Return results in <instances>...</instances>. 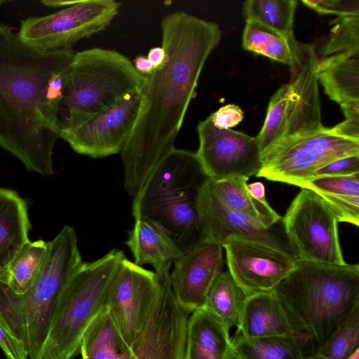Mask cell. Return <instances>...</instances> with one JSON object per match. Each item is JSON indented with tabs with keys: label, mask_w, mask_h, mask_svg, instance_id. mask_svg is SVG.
<instances>
[{
	"label": "cell",
	"mask_w": 359,
	"mask_h": 359,
	"mask_svg": "<svg viewBox=\"0 0 359 359\" xmlns=\"http://www.w3.org/2000/svg\"><path fill=\"white\" fill-rule=\"evenodd\" d=\"M144 81L133 62L117 51L93 48L74 53L59 107L61 129L81 126L140 90Z\"/></svg>",
	"instance_id": "5"
},
{
	"label": "cell",
	"mask_w": 359,
	"mask_h": 359,
	"mask_svg": "<svg viewBox=\"0 0 359 359\" xmlns=\"http://www.w3.org/2000/svg\"><path fill=\"white\" fill-rule=\"evenodd\" d=\"M75 230L65 226L48 242L43 269L25 294L14 293L0 278V316L24 344L28 359H36L46 339L56 300L83 264Z\"/></svg>",
	"instance_id": "4"
},
{
	"label": "cell",
	"mask_w": 359,
	"mask_h": 359,
	"mask_svg": "<svg viewBox=\"0 0 359 359\" xmlns=\"http://www.w3.org/2000/svg\"><path fill=\"white\" fill-rule=\"evenodd\" d=\"M359 174V155L334 160L316 171L315 177L343 176Z\"/></svg>",
	"instance_id": "38"
},
{
	"label": "cell",
	"mask_w": 359,
	"mask_h": 359,
	"mask_svg": "<svg viewBox=\"0 0 359 359\" xmlns=\"http://www.w3.org/2000/svg\"><path fill=\"white\" fill-rule=\"evenodd\" d=\"M139 266L151 265L156 274L170 271L182 252L169 233L155 221L140 217L135 219L126 242Z\"/></svg>",
	"instance_id": "19"
},
{
	"label": "cell",
	"mask_w": 359,
	"mask_h": 359,
	"mask_svg": "<svg viewBox=\"0 0 359 359\" xmlns=\"http://www.w3.org/2000/svg\"><path fill=\"white\" fill-rule=\"evenodd\" d=\"M237 330L250 338L294 337L286 315L273 292L248 295Z\"/></svg>",
	"instance_id": "21"
},
{
	"label": "cell",
	"mask_w": 359,
	"mask_h": 359,
	"mask_svg": "<svg viewBox=\"0 0 359 359\" xmlns=\"http://www.w3.org/2000/svg\"><path fill=\"white\" fill-rule=\"evenodd\" d=\"M5 2L6 1L4 0H0V6Z\"/></svg>",
	"instance_id": "46"
},
{
	"label": "cell",
	"mask_w": 359,
	"mask_h": 359,
	"mask_svg": "<svg viewBox=\"0 0 359 359\" xmlns=\"http://www.w3.org/2000/svg\"><path fill=\"white\" fill-rule=\"evenodd\" d=\"M359 349V308L316 351L306 359H348Z\"/></svg>",
	"instance_id": "32"
},
{
	"label": "cell",
	"mask_w": 359,
	"mask_h": 359,
	"mask_svg": "<svg viewBox=\"0 0 359 359\" xmlns=\"http://www.w3.org/2000/svg\"><path fill=\"white\" fill-rule=\"evenodd\" d=\"M147 58L151 62L154 69L161 66L165 59V52L163 48L156 46L151 48L147 55Z\"/></svg>",
	"instance_id": "42"
},
{
	"label": "cell",
	"mask_w": 359,
	"mask_h": 359,
	"mask_svg": "<svg viewBox=\"0 0 359 359\" xmlns=\"http://www.w3.org/2000/svg\"><path fill=\"white\" fill-rule=\"evenodd\" d=\"M160 288L158 277L125 257L111 283L107 308L130 346L147 323Z\"/></svg>",
	"instance_id": "11"
},
{
	"label": "cell",
	"mask_w": 359,
	"mask_h": 359,
	"mask_svg": "<svg viewBox=\"0 0 359 359\" xmlns=\"http://www.w3.org/2000/svg\"><path fill=\"white\" fill-rule=\"evenodd\" d=\"M77 1H64V0H45L41 1V3L46 6L49 7H62V6H70Z\"/></svg>",
	"instance_id": "44"
},
{
	"label": "cell",
	"mask_w": 359,
	"mask_h": 359,
	"mask_svg": "<svg viewBox=\"0 0 359 359\" xmlns=\"http://www.w3.org/2000/svg\"><path fill=\"white\" fill-rule=\"evenodd\" d=\"M79 351L82 359H133L130 346L120 333L107 306L86 328Z\"/></svg>",
	"instance_id": "24"
},
{
	"label": "cell",
	"mask_w": 359,
	"mask_h": 359,
	"mask_svg": "<svg viewBox=\"0 0 359 359\" xmlns=\"http://www.w3.org/2000/svg\"><path fill=\"white\" fill-rule=\"evenodd\" d=\"M74 55L38 48L0 25V147L43 175L53 172L59 107Z\"/></svg>",
	"instance_id": "2"
},
{
	"label": "cell",
	"mask_w": 359,
	"mask_h": 359,
	"mask_svg": "<svg viewBox=\"0 0 359 359\" xmlns=\"http://www.w3.org/2000/svg\"><path fill=\"white\" fill-rule=\"evenodd\" d=\"M196 154L173 148L157 163L132 208L170 193L203 187L209 180Z\"/></svg>",
	"instance_id": "18"
},
{
	"label": "cell",
	"mask_w": 359,
	"mask_h": 359,
	"mask_svg": "<svg viewBox=\"0 0 359 359\" xmlns=\"http://www.w3.org/2000/svg\"><path fill=\"white\" fill-rule=\"evenodd\" d=\"M303 189L315 192L359 197V174L315 177Z\"/></svg>",
	"instance_id": "34"
},
{
	"label": "cell",
	"mask_w": 359,
	"mask_h": 359,
	"mask_svg": "<svg viewBox=\"0 0 359 359\" xmlns=\"http://www.w3.org/2000/svg\"><path fill=\"white\" fill-rule=\"evenodd\" d=\"M114 0L77 1L60 11L21 22L19 36L42 50L72 49L81 39L104 30L119 12Z\"/></svg>",
	"instance_id": "8"
},
{
	"label": "cell",
	"mask_w": 359,
	"mask_h": 359,
	"mask_svg": "<svg viewBox=\"0 0 359 359\" xmlns=\"http://www.w3.org/2000/svg\"><path fill=\"white\" fill-rule=\"evenodd\" d=\"M359 155V141L323 130L285 138L262 154L255 175L303 189L318 170L338 158Z\"/></svg>",
	"instance_id": "7"
},
{
	"label": "cell",
	"mask_w": 359,
	"mask_h": 359,
	"mask_svg": "<svg viewBox=\"0 0 359 359\" xmlns=\"http://www.w3.org/2000/svg\"><path fill=\"white\" fill-rule=\"evenodd\" d=\"M318 57L313 46L294 39L293 63L290 67L291 78L288 83L290 96L287 126L284 139L318 132L325 128L321 121Z\"/></svg>",
	"instance_id": "15"
},
{
	"label": "cell",
	"mask_w": 359,
	"mask_h": 359,
	"mask_svg": "<svg viewBox=\"0 0 359 359\" xmlns=\"http://www.w3.org/2000/svg\"><path fill=\"white\" fill-rule=\"evenodd\" d=\"M316 193L334 213L338 222H347L356 226L359 225L358 196Z\"/></svg>",
	"instance_id": "35"
},
{
	"label": "cell",
	"mask_w": 359,
	"mask_h": 359,
	"mask_svg": "<svg viewBox=\"0 0 359 359\" xmlns=\"http://www.w3.org/2000/svg\"><path fill=\"white\" fill-rule=\"evenodd\" d=\"M282 221L288 239L302 259L346 264L339 239L337 219L316 192L302 189Z\"/></svg>",
	"instance_id": "9"
},
{
	"label": "cell",
	"mask_w": 359,
	"mask_h": 359,
	"mask_svg": "<svg viewBox=\"0 0 359 359\" xmlns=\"http://www.w3.org/2000/svg\"><path fill=\"white\" fill-rule=\"evenodd\" d=\"M359 50V15L338 17L323 45L320 57Z\"/></svg>",
	"instance_id": "33"
},
{
	"label": "cell",
	"mask_w": 359,
	"mask_h": 359,
	"mask_svg": "<svg viewBox=\"0 0 359 359\" xmlns=\"http://www.w3.org/2000/svg\"><path fill=\"white\" fill-rule=\"evenodd\" d=\"M48 252V242H27L10 263L6 282L17 294H25L39 276Z\"/></svg>",
	"instance_id": "29"
},
{
	"label": "cell",
	"mask_w": 359,
	"mask_h": 359,
	"mask_svg": "<svg viewBox=\"0 0 359 359\" xmlns=\"http://www.w3.org/2000/svg\"><path fill=\"white\" fill-rule=\"evenodd\" d=\"M212 123L220 129H230L243 119V111L236 104H229L210 115Z\"/></svg>",
	"instance_id": "39"
},
{
	"label": "cell",
	"mask_w": 359,
	"mask_h": 359,
	"mask_svg": "<svg viewBox=\"0 0 359 359\" xmlns=\"http://www.w3.org/2000/svg\"><path fill=\"white\" fill-rule=\"evenodd\" d=\"M302 2L320 14H334L338 17L359 15L358 0H302Z\"/></svg>",
	"instance_id": "36"
},
{
	"label": "cell",
	"mask_w": 359,
	"mask_h": 359,
	"mask_svg": "<svg viewBox=\"0 0 359 359\" xmlns=\"http://www.w3.org/2000/svg\"><path fill=\"white\" fill-rule=\"evenodd\" d=\"M197 132L199 146L196 154L211 180L234 177L249 179L260 170L262 153L255 137L218 128L210 116L198 123Z\"/></svg>",
	"instance_id": "10"
},
{
	"label": "cell",
	"mask_w": 359,
	"mask_h": 359,
	"mask_svg": "<svg viewBox=\"0 0 359 359\" xmlns=\"http://www.w3.org/2000/svg\"><path fill=\"white\" fill-rule=\"evenodd\" d=\"M223 247L205 241L184 252L172 264L169 279L179 305L188 313L205 305L208 291L222 271Z\"/></svg>",
	"instance_id": "17"
},
{
	"label": "cell",
	"mask_w": 359,
	"mask_h": 359,
	"mask_svg": "<svg viewBox=\"0 0 359 359\" xmlns=\"http://www.w3.org/2000/svg\"><path fill=\"white\" fill-rule=\"evenodd\" d=\"M161 27L165 59L144 76L135 123L121 153L124 189L133 198L175 148L201 72L222 37L217 24L184 11L165 16Z\"/></svg>",
	"instance_id": "1"
},
{
	"label": "cell",
	"mask_w": 359,
	"mask_h": 359,
	"mask_svg": "<svg viewBox=\"0 0 359 359\" xmlns=\"http://www.w3.org/2000/svg\"><path fill=\"white\" fill-rule=\"evenodd\" d=\"M248 297L229 271H222L212 284L203 307L230 330L238 326Z\"/></svg>",
	"instance_id": "26"
},
{
	"label": "cell",
	"mask_w": 359,
	"mask_h": 359,
	"mask_svg": "<svg viewBox=\"0 0 359 359\" xmlns=\"http://www.w3.org/2000/svg\"><path fill=\"white\" fill-rule=\"evenodd\" d=\"M317 76L339 106L359 102V50L318 59Z\"/></svg>",
	"instance_id": "23"
},
{
	"label": "cell",
	"mask_w": 359,
	"mask_h": 359,
	"mask_svg": "<svg viewBox=\"0 0 359 359\" xmlns=\"http://www.w3.org/2000/svg\"><path fill=\"white\" fill-rule=\"evenodd\" d=\"M228 329L204 307L189 317L184 359H232Z\"/></svg>",
	"instance_id": "20"
},
{
	"label": "cell",
	"mask_w": 359,
	"mask_h": 359,
	"mask_svg": "<svg viewBox=\"0 0 359 359\" xmlns=\"http://www.w3.org/2000/svg\"><path fill=\"white\" fill-rule=\"evenodd\" d=\"M140 99V90L130 93L81 126L62 130L60 138L76 153L91 158L121 154L134 127Z\"/></svg>",
	"instance_id": "12"
},
{
	"label": "cell",
	"mask_w": 359,
	"mask_h": 359,
	"mask_svg": "<svg viewBox=\"0 0 359 359\" xmlns=\"http://www.w3.org/2000/svg\"><path fill=\"white\" fill-rule=\"evenodd\" d=\"M248 178L234 177L215 181L208 180V186L218 200L229 208L241 212L264 228H269L282 217L267 201L255 198L248 191Z\"/></svg>",
	"instance_id": "25"
},
{
	"label": "cell",
	"mask_w": 359,
	"mask_h": 359,
	"mask_svg": "<svg viewBox=\"0 0 359 359\" xmlns=\"http://www.w3.org/2000/svg\"><path fill=\"white\" fill-rule=\"evenodd\" d=\"M297 1L295 0H248L243 11L251 20L285 36H293V24Z\"/></svg>",
	"instance_id": "30"
},
{
	"label": "cell",
	"mask_w": 359,
	"mask_h": 359,
	"mask_svg": "<svg viewBox=\"0 0 359 359\" xmlns=\"http://www.w3.org/2000/svg\"><path fill=\"white\" fill-rule=\"evenodd\" d=\"M231 342L232 359H305L300 342L293 336L250 338L237 330Z\"/></svg>",
	"instance_id": "27"
},
{
	"label": "cell",
	"mask_w": 359,
	"mask_h": 359,
	"mask_svg": "<svg viewBox=\"0 0 359 359\" xmlns=\"http://www.w3.org/2000/svg\"><path fill=\"white\" fill-rule=\"evenodd\" d=\"M29 228L25 201L15 191L0 188V278L6 279L10 263L29 241Z\"/></svg>",
	"instance_id": "22"
},
{
	"label": "cell",
	"mask_w": 359,
	"mask_h": 359,
	"mask_svg": "<svg viewBox=\"0 0 359 359\" xmlns=\"http://www.w3.org/2000/svg\"><path fill=\"white\" fill-rule=\"evenodd\" d=\"M133 66L140 74L146 76L153 72L154 66L144 55H138L133 60Z\"/></svg>",
	"instance_id": "41"
},
{
	"label": "cell",
	"mask_w": 359,
	"mask_h": 359,
	"mask_svg": "<svg viewBox=\"0 0 359 359\" xmlns=\"http://www.w3.org/2000/svg\"><path fill=\"white\" fill-rule=\"evenodd\" d=\"M203 187L170 193L145 203L132 209L133 216L135 219L146 217L159 224L180 252H186L207 241L198 205Z\"/></svg>",
	"instance_id": "16"
},
{
	"label": "cell",
	"mask_w": 359,
	"mask_h": 359,
	"mask_svg": "<svg viewBox=\"0 0 359 359\" xmlns=\"http://www.w3.org/2000/svg\"><path fill=\"white\" fill-rule=\"evenodd\" d=\"M222 247L229 273L248 295L272 292L297 262L278 250L243 239H229Z\"/></svg>",
	"instance_id": "14"
},
{
	"label": "cell",
	"mask_w": 359,
	"mask_h": 359,
	"mask_svg": "<svg viewBox=\"0 0 359 359\" xmlns=\"http://www.w3.org/2000/svg\"><path fill=\"white\" fill-rule=\"evenodd\" d=\"M345 119L327 130L339 137L359 141V114L344 115Z\"/></svg>",
	"instance_id": "40"
},
{
	"label": "cell",
	"mask_w": 359,
	"mask_h": 359,
	"mask_svg": "<svg viewBox=\"0 0 359 359\" xmlns=\"http://www.w3.org/2000/svg\"><path fill=\"white\" fill-rule=\"evenodd\" d=\"M113 249L101 258L83 262L60 292L48 333L36 359H72L93 319L107 306L111 283L125 257Z\"/></svg>",
	"instance_id": "6"
},
{
	"label": "cell",
	"mask_w": 359,
	"mask_h": 359,
	"mask_svg": "<svg viewBox=\"0 0 359 359\" xmlns=\"http://www.w3.org/2000/svg\"><path fill=\"white\" fill-rule=\"evenodd\" d=\"M249 193L256 199L261 201H266L265 196V188L264 184L259 182H255L247 184Z\"/></svg>",
	"instance_id": "43"
},
{
	"label": "cell",
	"mask_w": 359,
	"mask_h": 359,
	"mask_svg": "<svg viewBox=\"0 0 359 359\" xmlns=\"http://www.w3.org/2000/svg\"><path fill=\"white\" fill-rule=\"evenodd\" d=\"M348 359H359V349L352 354Z\"/></svg>",
	"instance_id": "45"
},
{
	"label": "cell",
	"mask_w": 359,
	"mask_h": 359,
	"mask_svg": "<svg viewBox=\"0 0 359 359\" xmlns=\"http://www.w3.org/2000/svg\"><path fill=\"white\" fill-rule=\"evenodd\" d=\"M0 347L6 359H28L23 343L16 337L1 316Z\"/></svg>",
	"instance_id": "37"
},
{
	"label": "cell",
	"mask_w": 359,
	"mask_h": 359,
	"mask_svg": "<svg viewBox=\"0 0 359 359\" xmlns=\"http://www.w3.org/2000/svg\"><path fill=\"white\" fill-rule=\"evenodd\" d=\"M290 96V86L284 83L270 99L263 126L255 137L262 156L285 136Z\"/></svg>",
	"instance_id": "31"
},
{
	"label": "cell",
	"mask_w": 359,
	"mask_h": 359,
	"mask_svg": "<svg viewBox=\"0 0 359 359\" xmlns=\"http://www.w3.org/2000/svg\"><path fill=\"white\" fill-rule=\"evenodd\" d=\"M198 205L207 241L222 246L229 239H243L278 250L296 261L302 259L286 235L282 218L269 228L261 226L248 216L221 203L209 187L208 181L200 191Z\"/></svg>",
	"instance_id": "13"
},
{
	"label": "cell",
	"mask_w": 359,
	"mask_h": 359,
	"mask_svg": "<svg viewBox=\"0 0 359 359\" xmlns=\"http://www.w3.org/2000/svg\"><path fill=\"white\" fill-rule=\"evenodd\" d=\"M272 292L306 359L359 308V266L299 259Z\"/></svg>",
	"instance_id": "3"
},
{
	"label": "cell",
	"mask_w": 359,
	"mask_h": 359,
	"mask_svg": "<svg viewBox=\"0 0 359 359\" xmlns=\"http://www.w3.org/2000/svg\"><path fill=\"white\" fill-rule=\"evenodd\" d=\"M242 46L245 50L291 67L294 36H285L261 23L245 20Z\"/></svg>",
	"instance_id": "28"
}]
</instances>
